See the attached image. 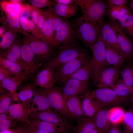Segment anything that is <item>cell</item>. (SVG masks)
Listing matches in <instances>:
<instances>
[{
    "label": "cell",
    "mask_w": 133,
    "mask_h": 133,
    "mask_svg": "<svg viewBox=\"0 0 133 133\" xmlns=\"http://www.w3.org/2000/svg\"><path fill=\"white\" fill-rule=\"evenodd\" d=\"M125 112L122 108L120 107H116L111 109L109 110V118L111 123L116 125L123 122Z\"/></svg>",
    "instance_id": "obj_39"
},
{
    "label": "cell",
    "mask_w": 133,
    "mask_h": 133,
    "mask_svg": "<svg viewBox=\"0 0 133 133\" xmlns=\"http://www.w3.org/2000/svg\"><path fill=\"white\" fill-rule=\"evenodd\" d=\"M33 81L34 83L42 88L52 87L56 82L54 70L44 66L36 75Z\"/></svg>",
    "instance_id": "obj_18"
},
{
    "label": "cell",
    "mask_w": 133,
    "mask_h": 133,
    "mask_svg": "<svg viewBox=\"0 0 133 133\" xmlns=\"http://www.w3.org/2000/svg\"><path fill=\"white\" fill-rule=\"evenodd\" d=\"M130 5L131 8L133 11V0H131L130 2Z\"/></svg>",
    "instance_id": "obj_59"
},
{
    "label": "cell",
    "mask_w": 133,
    "mask_h": 133,
    "mask_svg": "<svg viewBox=\"0 0 133 133\" xmlns=\"http://www.w3.org/2000/svg\"><path fill=\"white\" fill-rule=\"evenodd\" d=\"M10 1L14 2L16 3H20V2L22 1L21 0H11Z\"/></svg>",
    "instance_id": "obj_58"
},
{
    "label": "cell",
    "mask_w": 133,
    "mask_h": 133,
    "mask_svg": "<svg viewBox=\"0 0 133 133\" xmlns=\"http://www.w3.org/2000/svg\"><path fill=\"white\" fill-rule=\"evenodd\" d=\"M6 14V20L9 27L17 32L25 33L21 28L19 23V16L17 14L11 13Z\"/></svg>",
    "instance_id": "obj_38"
},
{
    "label": "cell",
    "mask_w": 133,
    "mask_h": 133,
    "mask_svg": "<svg viewBox=\"0 0 133 133\" xmlns=\"http://www.w3.org/2000/svg\"><path fill=\"white\" fill-rule=\"evenodd\" d=\"M96 25L99 37L104 43L114 49L125 59L124 54L119 45L116 33L110 24L102 20Z\"/></svg>",
    "instance_id": "obj_8"
},
{
    "label": "cell",
    "mask_w": 133,
    "mask_h": 133,
    "mask_svg": "<svg viewBox=\"0 0 133 133\" xmlns=\"http://www.w3.org/2000/svg\"><path fill=\"white\" fill-rule=\"evenodd\" d=\"M123 133H133V132L129 131L124 128Z\"/></svg>",
    "instance_id": "obj_57"
},
{
    "label": "cell",
    "mask_w": 133,
    "mask_h": 133,
    "mask_svg": "<svg viewBox=\"0 0 133 133\" xmlns=\"http://www.w3.org/2000/svg\"><path fill=\"white\" fill-rule=\"evenodd\" d=\"M92 53L94 79L99 70L107 66L106 60L105 46L104 42L99 37L89 46Z\"/></svg>",
    "instance_id": "obj_11"
},
{
    "label": "cell",
    "mask_w": 133,
    "mask_h": 133,
    "mask_svg": "<svg viewBox=\"0 0 133 133\" xmlns=\"http://www.w3.org/2000/svg\"><path fill=\"white\" fill-rule=\"evenodd\" d=\"M76 34L71 24L64 18L60 28L55 32V40L58 48L76 42Z\"/></svg>",
    "instance_id": "obj_10"
},
{
    "label": "cell",
    "mask_w": 133,
    "mask_h": 133,
    "mask_svg": "<svg viewBox=\"0 0 133 133\" xmlns=\"http://www.w3.org/2000/svg\"><path fill=\"white\" fill-rule=\"evenodd\" d=\"M8 114L16 122H19L25 126L29 125L31 123L28 114L19 101L17 103L10 105L8 110Z\"/></svg>",
    "instance_id": "obj_21"
},
{
    "label": "cell",
    "mask_w": 133,
    "mask_h": 133,
    "mask_svg": "<svg viewBox=\"0 0 133 133\" xmlns=\"http://www.w3.org/2000/svg\"><path fill=\"white\" fill-rule=\"evenodd\" d=\"M92 98L97 99L104 106L122 104L129 99L119 96L108 88H98L91 92Z\"/></svg>",
    "instance_id": "obj_9"
},
{
    "label": "cell",
    "mask_w": 133,
    "mask_h": 133,
    "mask_svg": "<svg viewBox=\"0 0 133 133\" xmlns=\"http://www.w3.org/2000/svg\"><path fill=\"white\" fill-rule=\"evenodd\" d=\"M26 127L30 133H56L39 130L28 126H26Z\"/></svg>",
    "instance_id": "obj_51"
},
{
    "label": "cell",
    "mask_w": 133,
    "mask_h": 133,
    "mask_svg": "<svg viewBox=\"0 0 133 133\" xmlns=\"http://www.w3.org/2000/svg\"><path fill=\"white\" fill-rule=\"evenodd\" d=\"M31 7L32 18L34 23L36 26L38 19L42 13V11L39 8L33 6Z\"/></svg>",
    "instance_id": "obj_46"
},
{
    "label": "cell",
    "mask_w": 133,
    "mask_h": 133,
    "mask_svg": "<svg viewBox=\"0 0 133 133\" xmlns=\"http://www.w3.org/2000/svg\"><path fill=\"white\" fill-rule=\"evenodd\" d=\"M51 108L49 100L42 88L36 89L31 103L28 114L39 112Z\"/></svg>",
    "instance_id": "obj_20"
},
{
    "label": "cell",
    "mask_w": 133,
    "mask_h": 133,
    "mask_svg": "<svg viewBox=\"0 0 133 133\" xmlns=\"http://www.w3.org/2000/svg\"><path fill=\"white\" fill-rule=\"evenodd\" d=\"M94 75L93 61L92 59H90L83 66L69 76L66 80L72 79L83 81H89L91 78L93 79Z\"/></svg>",
    "instance_id": "obj_26"
},
{
    "label": "cell",
    "mask_w": 133,
    "mask_h": 133,
    "mask_svg": "<svg viewBox=\"0 0 133 133\" xmlns=\"http://www.w3.org/2000/svg\"><path fill=\"white\" fill-rule=\"evenodd\" d=\"M107 88L112 90L117 95L129 100L133 93V88L127 86L123 80L119 78L115 83Z\"/></svg>",
    "instance_id": "obj_30"
},
{
    "label": "cell",
    "mask_w": 133,
    "mask_h": 133,
    "mask_svg": "<svg viewBox=\"0 0 133 133\" xmlns=\"http://www.w3.org/2000/svg\"><path fill=\"white\" fill-rule=\"evenodd\" d=\"M5 28L2 26H0V36L3 35L5 32Z\"/></svg>",
    "instance_id": "obj_53"
},
{
    "label": "cell",
    "mask_w": 133,
    "mask_h": 133,
    "mask_svg": "<svg viewBox=\"0 0 133 133\" xmlns=\"http://www.w3.org/2000/svg\"><path fill=\"white\" fill-rule=\"evenodd\" d=\"M89 81H81L75 79H68L63 83L64 86L61 91L65 98L84 94L89 88Z\"/></svg>",
    "instance_id": "obj_14"
},
{
    "label": "cell",
    "mask_w": 133,
    "mask_h": 133,
    "mask_svg": "<svg viewBox=\"0 0 133 133\" xmlns=\"http://www.w3.org/2000/svg\"><path fill=\"white\" fill-rule=\"evenodd\" d=\"M42 12L51 28L55 32L57 31L60 28L64 18L58 15L51 6L46 10Z\"/></svg>",
    "instance_id": "obj_28"
},
{
    "label": "cell",
    "mask_w": 133,
    "mask_h": 133,
    "mask_svg": "<svg viewBox=\"0 0 133 133\" xmlns=\"http://www.w3.org/2000/svg\"><path fill=\"white\" fill-rule=\"evenodd\" d=\"M96 128L103 133H106L111 124L109 116V110L102 108L99 110L94 117Z\"/></svg>",
    "instance_id": "obj_25"
},
{
    "label": "cell",
    "mask_w": 133,
    "mask_h": 133,
    "mask_svg": "<svg viewBox=\"0 0 133 133\" xmlns=\"http://www.w3.org/2000/svg\"><path fill=\"white\" fill-rule=\"evenodd\" d=\"M90 133H103L96 128L94 129Z\"/></svg>",
    "instance_id": "obj_54"
},
{
    "label": "cell",
    "mask_w": 133,
    "mask_h": 133,
    "mask_svg": "<svg viewBox=\"0 0 133 133\" xmlns=\"http://www.w3.org/2000/svg\"><path fill=\"white\" fill-rule=\"evenodd\" d=\"M127 62L125 66L120 69V74L125 84L133 88V62L132 60Z\"/></svg>",
    "instance_id": "obj_33"
},
{
    "label": "cell",
    "mask_w": 133,
    "mask_h": 133,
    "mask_svg": "<svg viewBox=\"0 0 133 133\" xmlns=\"http://www.w3.org/2000/svg\"><path fill=\"white\" fill-rule=\"evenodd\" d=\"M6 113L0 114V131L8 130L13 127L16 122L9 116Z\"/></svg>",
    "instance_id": "obj_42"
},
{
    "label": "cell",
    "mask_w": 133,
    "mask_h": 133,
    "mask_svg": "<svg viewBox=\"0 0 133 133\" xmlns=\"http://www.w3.org/2000/svg\"><path fill=\"white\" fill-rule=\"evenodd\" d=\"M25 80L19 77L14 76L0 81V88L7 90L15 94L17 89Z\"/></svg>",
    "instance_id": "obj_31"
},
{
    "label": "cell",
    "mask_w": 133,
    "mask_h": 133,
    "mask_svg": "<svg viewBox=\"0 0 133 133\" xmlns=\"http://www.w3.org/2000/svg\"><path fill=\"white\" fill-rule=\"evenodd\" d=\"M42 88L48 97L51 108L67 120L73 119L68 110L65 99L60 89L53 86Z\"/></svg>",
    "instance_id": "obj_6"
},
{
    "label": "cell",
    "mask_w": 133,
    "mask_h": 133,
    "mask_svg": "<svg viewBox=\"0 0 133 133\" xmlns=\"http://www.w3.org/2000/svg\"><path fill=\"white\" fill-rule=\"evenodd\" d=\"M104 43L107 65L120 68L123 67V64L125 61L123 57L109 44L105 43Z\"/></svg>",
    "instance_id": "obj_27"
},
{
    "label": "cell",
    "mask_w": 133,
    "mask_h": 133,
    "mask_svg": "<svg viewBox=\"0 0 133 133\" xmlns=\"http://www.w3.org/2000/svg\"><path fill=\"white\" fill-rule=\"evenodd\" d=\"M9 129L4 131H0V133H13L12 131Z\"/></svg>",
    "instance_id": "obj_56"
},
{
    "label": "cell",
    "mask_w": 133,
    "mask_h": 133,
    "mask_svg": "<svg viewBox=\"0 0 133 133\" xmlns=\"http://www.w3.org/2000/svg\"><path fill=\"white\" fill-rule=\"evenodd\" d=\"M82 104L84 112L88 117H94L97 112L104 106L96 99H93L89 88L84 94Z\"/></svg>",
    "instance_id": "obj_19"
},
{
    "label": "cell",
    "mask_w": 133,
    "mask_h": 133,
    "mask_svg": "<svg viewBox=\"0 0 133 133\" xmlns=\"http://www.w3.org/2000/svg\"><path fill=\"white\" fill-rule=\"evenodd\" d=\"M118 21L121 28L133 38V14L132 12L126 15Z\"/></svg>",
    "instance_id": "obj_35"
},
{
    "label": "cell",
    "mask_w": 133,
    "mask_h": 133,
    "mask_svg": "<svg viewBox=\"0 0 133 133\" xmlns=\"http://www.w3.org/2000/svg\"><path fill=\"white\" fill-rule=\"evenodd\" d=\"M14 76L9 71L0 66V81L5 78H12Z\"/></svg>",
    "instance_id": "obj_48"
},
{
    "label": "cell",
    "mask_w": 133,
    "mask_h": 133,
    "mask_svg": "<svg viewBox=\"0 0 133 133\" xmlns=\"http://www.w3.org/2000/svg\"><path fill=\"white\" fill-rule=\"evenodd\" d=\"M17 32L10 28L6 31L3 34L0 43V48L4 51L9 47L16 40Z\"/></svg>",
    "instance_id": "obj_34"
},
{
    "label": "cell",
    "mask_w": 133,
    "mask_h": 133,
    "mask_svg": "<svg viewBox=\"0 0 133 133\" xmlns=\"http://www.w3.org/2000/svg\"><path fill=\"white\" fill-rule=\"evenodd\" d=\"M55 32L50 27L44 17L41 33L39 39L58 49L55 42Z\"/></svg>",
    "instance_id": "obj_29"
},
{
    "label": "cell",
    "mask_w": 133,
    "mask_h": 133,
    "mask_svg": "<svg viewBox=\"0 0 133 133\" xmlns=\"http://www.w3.org/2000/svg\"><path fill=\"white\" fill-rule=\"evenodd\" d=\"M90 59L85 49L75 58L58 66L54 70L56 82L63 83Z\"/></svg>",
    "instance_id": "obj_3"
},
{
    "label": "cell",
    "mask_w": 133,
    "mask_h": 133,
    "mask_svg": "<svg viewBox=\"0 0 133 133\" xmlns=\"http://www.w3.org/2000/svg\"><path fill=\"white\" fill-rule=\"evenodd\" d=\"M106 133H121L119 128L116 125L112 124Z\"/></svg>",
    "instance_id": "obj_50"
},
{
    "label": "cell",
    "mask_w": 133,
    "mask_h": 133,
    "mask_svg": "<svg viewBox=\"0 0 133 133\" xmlns=\"http://www.w3.org/2000/svg\"><path fill=\"white\" fill-rule=\"evenodd\" d=\"M21 43L19 39L16 40L9 47L1 52L0 56L17 64L25 71L32 73L33 72L26 66L21 59L20 56Z\"/></svg>",
    "instance_id": "obj_17"
},
{
    "label": "cell",
    "mask_w": 133,
    "mask_h": 133,
    "mask_svg": "<svg viewBox=\"0 0 133 133\" xmlns=\"http://www.w3.org/2000/svg\"><path fill=\"white\" fill-rule=\"evenodd\" d=\"M29 42L37 62L40 66L47 63L56 55L57 52L58 48L38 39L30 37Z\"/></svg>",
    "instance_id": "obj_5"
},
{
    "label": "cell",
    "mask_w": 133,
    "mask_h": 133,
    "mask_svg": "<svg viewBox=\"0 0 133 133\" xmlns=\"http://www.w3.org/2000/svg\"><path fill=\"white\" fill-rule=\"evenodd\" d=\"M28 116L29 118L37 119L56 126H66L69 124L68 120L52 108L41 111L31 113Z\"/></svg>",
    "instance_id": "obj_12"
},
{
    "label": "cell",
    "mask_w": 133,
    "mask_h": 133,
    "mask_svg": "<svg viewBox=\"0 0 133 133\" xmlns=\"http://www.w3.org/2000/svg\"><path fill=\"white\" fill-rule=\"evenodd\" d=\"M81 9L83 15L95 25L102 20L106 12V3L101 0H74Z\"/></svg>",
    "instance_id": "obj_2"
},
{
    "label": "cell",
    "mask_w": 133,
    "mask_h": 133,
    "mask_svg": "<svg viewBox=\"0 0 133 133\" xmlns=\"http://www.w3.org/2000/svg\"><path fill=\"white\" fill-rule=\"evenodd\" d=\"M72 24L76 37L86 47H89L99 38L96 25L83 15L74 20Z\"/></svg>",
    "instance_id": "obj_1"
},
{
    "label": "cell",
    "mask_w": 133,
    "mask_h": 133,
    "mask_svg": "<svg viewBox=\"0 0 133 133\" xmlns=\"http://www.w3.org/2000/svg\"><path fill=\"white\" fill-rule=\"evenodd\" d=\"M27 18L22 15L19 16V23L23 30L25 33L28 32V29L26 25Z\"/></svg>",
    "instance_id": "obj_49"
},
{
    "label": "cell",
    "mask_w": 133,
    "mask_h": 133,
    "mask_svg": "<svg viewBox=\"0 0 133 133\" xmlns=\"http://www.w3.org/2000/svg\"><path fill=\"white\" fill-rule=\"evenodd\" d=\"M29 38L25 39L21 42L20 56L24 64L33 73L40 66L37 62L35 55L30 47Z\"/></svg>",
    "instance_id": "obj_15"
},
{
    "label": "cell",
    "mask_w": 133,
    "mask_h": 133,
    "mask_svg": "<svg viewBox=\"0 0 133 133\" xmlns=\"http://www.w3.org/2000/svg\"><path fill=\"white\" fill-rule=\"evenodd\" d=\"M129 100L131 104L133 107V93L131 95Z\"/></svg>",
    "instance_id": "obj_55"
},
{
    "label": "cell",
    "mask_w": 133,
    "mask_h": 133,
    "mask_svg": "<svg viewBox=\"0 0 133 133\" xmlns=\"http://www.w3.org/2000/svg\"><path fill=\"white\" fill-rule=\"evenodd\" d=\"M51 6L56 14L65 19L74 16L79 9V6L75 2L72 4L65 5L53 1Z\"/></svg>",
    "instance_id": "obj_24"
},
{
    "label": "cell",
    "mask_w": 133,
    "mask_h": 133,
    "mask_svg": "<svg viewBox=\"0 0 133 133\" xmlns=\"http://www.w3.org/2000/svg\"><path fill=\"white\" fill-rule=\"evenodd\" d=\"M0 66L13 75L18 76L25 80L32 73L25 71L20 65L0 56Z\"/></svg>",
    "instance_id": "obj_23"
},
{
    "label": "cell",
    "mask_w": 133,
    "mask_h": 133,
    "mask_svg": "<svg viewBox=\"0 0 133 133\" xmlns=\"http://www.w3.org/2000/svg\"><path fill=\"white\" fill-rule=\"evenodd\" d=\"M67 106L72 119L78 120L86 118L79 97L73 96L65 98Z\"/></svg>",
    "instance_id": "obj_22"
},
{
    "label": "cell",
    "mask_w": 133,
    "mask_h": 133,
    "mask_svg": "<svg viewBox=\"0 0 133 133\" xmlns=\"http://www.w3.org/2000/svg\"><path fill=\"white\" fill-rule=\"evenodd\" d=\"M109 23L116 33L119 45L124 54L125 61L132 60L133 59V42L126 36L117 22Z\"/></svg>",
    "instance_id": "obj_13"
},
{
    "label": "cell",
    "mask_w": 133,
    "mask_h": 133,
    "mask_svg": "<svg viewBox=\"0 0 133 133\" xmlns=\"http://www.w3.org/2000/svg\"><path fill=\"white\" fill-rule=\"evenodd\" d=\"M13 130V133H30L25 126L20 124H17L16 122L14 126Z\"/></svg>",
    "instance_id": "obj_47"
},
{
    "label": "cell",
    "mask_w": 133,
    "mask_h": 133,
    "mask_svg": "<svg viewBox=\"0 0 133 133\" xmlns=\"http://www.w3.org/2000/svg\"><path fill=\"white\" fill-rule=\"evenodd\" d=\"M107 9L113 7L126 5L128 0H106Z\"/></svg>",
    "instance_id": "obj_45"
},
{
    "label": "cell",
    "mask_w": 133,
    "mask_h": 133,
    "mask_svg": "<svg viewBox=\"0 0 133 133\" xmlns=\"http://www.w3.org/2000/svg\"><path fill=\"white\" fill-rule=\"evenodd\" d=\"M29 118L31 123L28 126L39 130L56 133L55 131L56 126L54 125L37 119Z\"/></svg>",
    "instance_id": "obj_36"
},
{
    "label": "cell",
    "mask_w": 133,
    "mask_h": 133,
    "mask_svg": "<svg viewBox=\"0 0 133 133\" xmlns=\"http://www.w3.org/2000/svg\"><path fill=\"white\" fill-rule=\"evenodd\" d=\"M80 123L78 133H90L96 128L94 117H88L78 121Z\"/></svg>",
    "instance_id": "obj_41"
},
{
    "label": "cell",
    "mask_w": 133,
    "mask_h": 133,
    "mask_svg": "<svg viewBox=\"0 0 133 133\" xmlns=\"http://www.w3.org/2000/svg\"><path fill=\"white\" fill-rule=\"evenodd\" d=\"M36 86L34 83L26 82L21 84L18 89V98L28 114Z\"/></svg>",
    "instance_id": "obj_16"
},
{
    "label": "cell",
    "mask_w": 133,
    "mask_h": 133,
    "mask_svg": "<svg viewBox=\"0 0 133 133\" xmlns=\"http://www.w3.org/2000/svg\"><path fill=\"white\" fill-rule=\"evenodd\" d=\"M85 50L76 42L59 47L56 55L44 66L54 70L61 65L76 58Z\"/></svg>",
    "instance_id": "obj_4"
},
{
    "label": "cell",
    "mask_w": 133,
    "mask_h": 133,
    "mask_svg": "<svg viewBox=\"0 0 133 133\" xmlns=\"http://www.w3.org/2000/svg\"><path fill=\"white\" fill-rule=\"evenodd\" d=\"M12 92L8 91L1 94L0 97V114H8L9 107L14 95Z\"/></svg>",
    "instance_id": "obj_40"
},
{
    "label": "cell",
    "mask_w": 133,
    "mask_h": 133,
    "mask_svg": "<svg viewBox=\"0 0 133 133\" xmlns=\"http://www.w3.org/2000/svg\"><path fill=\"white\" fill-rule=\"evenodd\" d=\"M54 1L57 3L65 5L71 4L75 2L74 0H55Z\"/></svg>",
    "instance_id": "obj_52"
},
{
    "label": "cell",
    "mask_w": 133,
    "mask_h": 133,
    "mask_svg": "<svg viewBox=\"0 0 133 133\" xmlns=\"http://www.w3.org/2000/svg\"><path fill=\"white\" fill-rule=\"evenodd\" d=\"M53 1L48 0H31V4L34 7L39 8L46 7H50Z\"/></svg>",
    "instance_id": "obj_44"
},
{
    "label": "cell",
    "mask_w": 133,
    "mask_h": 133,
    "mask_svg": "<svg viewBox=\"0 0 133 133\" xmlns=\"http://www.w3.org/2000/svg\"><path fill=\"white\" fill-rule=\"evenodd\" d=\"M1 5L6 14L15 13L19 16L25 8V6L21 5L20 3L14 2L10 0L3 1L1 3Z\"/></svg>",
    "instance_id": "obj_37"
},
{
    "label": "cell",
    "mask_w": 133,
    "mask_h": 133,
    "mask_svg": "<svg viewBox=\"0 0 133 133\" xmlns=\"http://www.w3.org/2000/svg\"><path fill=\"white\" fill-rule=\"evenodd\" d=\"M120 68L111 66L101 67L94 80L99 88H107L113 84L119 79Z\"/></svg>",
    "instance_id": "obj_7"
},
{
    "label": "cell",
    "mask_w": 133,
    "mask_h": 133,
    "mask_svg": "<svg viewBox=\"0 0 133 133\" xmlns=\"http://www.w3.org/2000/svg\"><path fill=\"white\" fill-rule=\"evenodd\" d=\"M123 122L125 124L124 128L133 132V108L125 112Z\"/></svg>",
    "instance_id": "obj_43"
},
{
    "label": "cell",
    "mask_w": 133,
    "mask_h": 133,
    "mask_svg": "<svg viewBox=\"0 0 133 133\" xmlns=\"http://www.w3.org/2000/svg\"><path fill=\"white\" fill-rule=\"evenodd\" d=\"M131 12L126 5H123L107 9L106 13L110 22H114Z\"/></svg>",
    "instance_id": "obj_32"
}]
</instances>
